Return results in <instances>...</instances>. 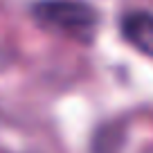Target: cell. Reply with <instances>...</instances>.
<instances>
[{"instance_id":"6da1fadb","label":"cell","mask_w":153,"mask_h":153,"mask_svg":"<svg viewBox=\"0 0 153 153\" xmlns=\"http://www.w3.org/2000/svg\"><path fill=\"white\" fill-rule=\"evenodd\" d=\"M36 23L76 41H92L97 27V11L83 0H38L32 7Z\"/></svg>"},{"instance_id":"7a4b0ae2","label":"cell","mask_w":153,"mask_h":153,"mask_svg":"<svg viewBox=\"0 0 153 153\" xmlns=\"http://www.w3.org/2000/svg\"><path fill=\"white\" fill-rule=\"evenodd\" d=\"M122 34L137 52L153 56V14L128 11L122 18Z\"/></svg>"},{"instance_id":"3957f363","label":"cell","mask_w":153,"mask_h":153,"mask_svg":"<svg viewBox=\"0 0 153 153\" xmlns=\"http://www.w3.org/2000/svg\"><path fill=\"white\" fill-rule=\"evenodd\" d=\"M0 153H7V151H2V149H0Z\"/></svg>"}]
</instances>
